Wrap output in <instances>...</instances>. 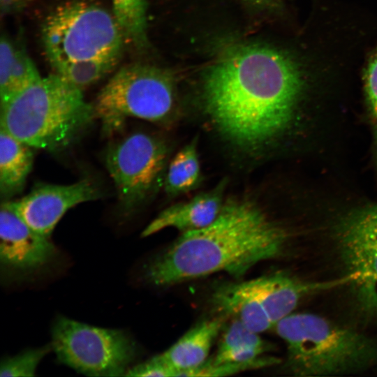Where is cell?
Listing matches in <instances>:
<instances>
[{
  "label": "cell",
  "mask_w": 377,
  "mask_h": 377,
  "mask_svg": "<svg viewBox=\"0 0 377 377\" xmlns=\"http://www.w3.org/2000/svg\"><path fill=\"white\" fill-rule=\"evenodd\" d=\"M314 53L261 43L228 47L202 79L205 109L218 129L251 150L283 135L311 87L332 69Z\"/></svg>",
  "instance_id": "cell-1"
},
{
  "label": "cell",
  "mask_w": 377,
  "mask_h": 377,
  "mask_svg": "<svg viewBox=\"0 0 377 377\" xmlns=\"http://www.w3.org/2000/svg\"><path fill=\"white\" fill-rule=\"evenodd\" d=\"M286 232L256 204L230 200L209 226L182 232L150 260L144 276L165 287L226 272L239 277L259 263L279 257Z\"/></svg>",
  "instance_id": "cell-2"
},
{
  "label": "cell",
  "mask_w": 377,
  "mask_h": 377,
  "mask_svg": "<svg viewBox=\"0 0 377 377\" xmlns=\"http://www.w3.org/2000/svg\"><path fill=\"white\" fill-rule=\"evenodd\" d=\"M0 128L33 149L60 150L96 118L82 91L56 73L40 76L1 106Z\"/></svg>",
  "instance_id": "cell-3"
},
{
  "label": "cell",
  "mask_w": 377,
  "mask_h": 377,
  "mask_svg": "<svg viewBox=\"0 0 377 377\" xmlns=\"http://www.w3.org/2000/svg\"><path fill=\"white\" fill-rule=\"evenodd\" d=\"M274 327L286 345V367L295 376L353 374L377 363L373 339L320 316L292 313Z\"/></svg>",
  "instance_id": "cell-4"
},
{
  "label": "cell",
  "mask_w": 377,
  "mask_h": 377,
  "mask_svg": "<svg viewBox=\"0 0 377 377\" xmlns=\"http://www.w3.org/2000/svg\"><path fill=\"white\" fill-rule=\"evenodd\" d=\"M41 36L52 66L64 61L120 59L126 42L112 12L78 0L54 8L44 20Z\"/></svg>",
  "instance_id": "cell-5"
},
{
  "label": "cell",
  "mask_w": 377,
  "mask_h": 377,
  "mask_svg": "<svg viewBox=\"0 0 377 377\" xmlns=\"http://www.w3.org/2000/svg\"><path fill=\"white\" fill-rule=\"evenodd\" d=\"M175 105L172 76L158 67L135 64L121 67L109 79L98 93L94 109L103 132L112 135L128 118L165 122Z\"/></svg>",
  "instance_id": "cell-6"
},
{
  "label": "cell",
  "mask_w": 377,
  "mask_h": 377,
  "mask_svg": "<svg viewBox=\"0 0 377 377\" xmlns=\"http://www.w3.org/2000/svg\"><path fill=\"white\" fill-rule=\"evenodd\" d=\"M51 332V347L57 360L87 376H125L137 355L134 340L121 330L59 316Z\"/></svg>",
  "instance_id": "cell-7"
},
{
  "label": "cell",
  "mask_w": 377,
  "mask_h": 377,
  "mask_svg": "<svg viewBox=\"0 0 377 377\" xmlns=\"http://www.w3.org/2000/svg\"><path fill=\"white\" fill-rule=\"evenodd\" d=\"M167 147L159 138L135 132L111 143L105 165L124 212L128 214L151 193L163 170Z\"/></svg>",
  "instance_id": "cell-8"
},
{
  "label": "cell",
  "mask_w": 377,
  "mask_h": 377,
  "mask_svg": "<svg viewBox=\"0 0 377 377\" xmlns=\"http://www.w3.org/2000/svg\"><path fill=\"white\" fill-rule=\"evenodd\" d=\"M89 179L70 184H40L26 195L11 200L20 218L38 234L50 238L55 226L70 209L101 197Z\"/></svg>",
  "instance_id": "cell-9"
},
{
  "label": "cell",
  "mask_w": 377,
  "mask_h": 377,
  "mask_svg": "<svg viewBox=\"0 0 377 377\" xmlns=\"http://www.w3.org/2000/svg\"><path fill=\"white\" fill-rule=\"evenodd\" d=\"M341 258L352 281L377 283V205L353 210L336 225Z\"/></svg>",
  "instance_id": "cell-10"
},
{
  "label": "cell",
  "mask_w": 377,
  "mask_h": 377,
  "mask_svg": "<svg viewBox=\"0 0 377 377\" xmlns=\"http://www.w3.org/2000/svg\"><path fill=\"white\" fill-rule=\"evenodd\" d=\"M56 248L50 238L28 226L16 214L11 200H4L0 211V261L6 271L28 274L50 263Z\"/></svg>",
  "instance_id": "cell-11"
},
{
  "label": "cell",
  "mask_w": 377,
  "mask_h": 377,
  "mask_svg": "<svg viewBox=\"0 0 377 377\" xmlns=\"http://www.w3.org/2000/svg\"><path fill=\"white\" fill-rule=\"evenodd\" d=\"M351 281L348 276L324 283L300 281L283 273H274L243 281L244 287L260 302L274 325L291 314L305 295Z\"/></svg>",
  "instance_id": "cell-12"
},
{
  "label": "cell",
  "mask_w": 377,
  "mask_h": 377,
  "mask_svg": "<svg viewBox=\"0 0 377 377\" xmlns=\"http://www.w3.org/2000/svg\"><path fill=\"white\" fill-rule=\"evenodd\" d=\"M223 182L215 188L200 193L188 201L177 203L163 210L142 230L147 237L168 228L182 232L198 230L212 223L219 215L223 204Z\"/></svg>",
  "instance_id": "cell-13"
},
{
  "label": "cell",
  "mask_w": 377,
  "mask_h": 377,
  "mask_svg": "<svg viewBox=\"0 0 377 377\" xmlns=\"http://www.w3.org/2000/svg\"><path fill=\"white\" fill-rule=\"evenodd\" d=\"M220 319L200 322L186 332L177 342L160 354L163 361L177 374L182 375L202 365L222 328Z\"/></svg>",
  "instance_id": "cell-14"
},
{
  "label": "cell",
  "mask_w": 377,
  "mask_h": 377,
  "mask_svg": "<svg viewBox=\"0 0 377 377\" xmlns=\"http://www.w3.org/2000/svg\"><path fill=\"white\" fill-rule=\"evenodd\" d=\"M211 300L224 316L239 320L253 332L260 334L274 327L264 307L242 282L219 285L213 290Z\"/></svg>",
  "instance_id": "cell-15"
},
{
  "label": "cell",
  "mask_w": 377,
  "mask_h": 377,
  "mask_svg": "<svg viewBox=\"0 0 377 377\" xmlns=\"http://www.w3.org/2000/svg\"><path fill=\"white\" fill-rule=\"evenodd\" d=\"M35 65L22 46L6 36L0 41V103L6 104L39 77Z\"/></svg>",
  "instance_id": "cell-16"
},
{
  "label": "cell",
  "mask_w": 377,
  "mask_h": 377,
  "mask_svg": "<svg viewBox=\"0 0 377 377\" xmlns=\"http://www.w3.org/2000/svg\"><path fill=\"white\" fill-rule=\"evenodd\" d=\"M32 149L0 128V193L4 200L22 190L33 166Z\"/></svg>",
  "instance_id": "cell-17"
},
{
  "label": "cell",
  "mask_w": 377,
  "mask_h": 377,
  "mask_svg": "<svg viewBox=\"0 0 377 377\" xmlns=\"http://www.w3.org/2000/svg\"><path fill=\"white\" fill-rule=\"evenodd\" d=\"M269 349V345L261 339L259 333L233 318L225 330L211 361L214 364L255 362L264 357Z\"/></svg>",
  "instance_id": "cell-18"
},
{
  "label": "cell",
  "mask_w": 377,
  "mask_h": 377,
  "mask_svg": "<svg viewBox=\"0 0 377 377\" xmlns=\"http://www.w3.org/2000/svg\"><path fill=\"white\" fill-rule=\"evenodd\" d=\"M200 179V165L194 140L183 147L171 161L164 188L168 195H180L195 188Z\"/></svg>",
  "instance_id": "cell-19"
},
{
  "label": "cell",
  "mask_w": 377,
  "mask_h": 377,
  "mask_svg": "<svg viewBox=\"0 0 377 377\" xmlns=\"http://www.w3.org/2000/svg\"><path fill=\"white\" fill-rule=\"evenodd\" d=\"M112 13L122 31L125 41L138 50L148 43L146 0H111Z\"/></svg>",
  "instance_id": "cell-20"
},
{
  "label": "cell",
  "mask_w": 377,
  "mask_h": 377,
  "mask_svg": "<svg viewBox=\"0 0 377 377\" xmlns=\"http://www.w3.org/2000/svg\"><path fill=\"white\" fill-rule=\"evenodd\" d=\"M120 59L64 61L52 66L57 73L82 91L103 79L116 67Z\"/></svg>",
  "instance_id": "cell-21"
},
{
  "label": "cell",
  "mask_w": 377,
  "mask_h": 377,
  "mask_svg": "<svg viewBox=\"0 0 377 377\" xmlns=\"http://www.w3.org/2000/svg\"><path fill=\"white\" fill-rule=\"evenodd\" d=\"M280 362L279 358L266 355L257 361L247 362L214 364L211 360L207 359L202 365L185 372L182 376H228L244 371L273 366Z\"/></svg>",
  "instance_id": "cell-22"
},
{
  "label": "cell",
  "mask_w": 377,
  "mask_h": 377,
  "mask_svg": "<svg viewBox=\"0 0 377 377\" xmlns=\"http://www.w3.org/2000/svg\"><path fill=\"white\" fill-rule=\"evenodd\" d=\"M51 348V346L30 348L4 358L0 364V376H35L39 363Z\"/></svg>",
  "instance_id": "cell-23"
},
{
  "label": "cell",
  "mask_w": 377,
  "mask_h": 377,
  "mask_svg": "<svg viewBox=\"0 0 377 377\" xmlns=\"http://www.w3.org/2000/svg\"><path fill=\"white\" fill-rule=\"evenodd\" d=\"M367 104L374 134L377 159V47L370 54L364 73Z\"/></svg>",
  "instance_id": "cell-24"
},
{
  "label": "cell",
  "mask_w": 377,
  "mask_h": 377,
  "mask_svg": "<svg viewBox=\"0 0 377 377\" xmlns=\"http://www.w3.org/2000/svg\"><path fill=\"white\" fill-rule=\"evenodd\" d=\"M125 376L140 377H172L177 376V374L163 361L161 355H158L144 362L130 367Z\"/></svg>",
  "instance_id": "cell-25"
},
{
  "label": "cell",
  "mask_w": 377,
  "mask_h": 377,
  "mask_svg": "<svg viewBox=\"0 0 377 377\" xmlns=\"http://www.w3.org/2000/svg\"><path fill=\"white\" fill-rule=\"evenodd\" d=\"M251 6L261 10H279L281 9V0H244Z\"/></svg>",
  "instance_id": "cell-26"
},
{
  "label": "cell",
  "mask_w": 377,
  "mask_h": 377,
  "mask_svg": "<svg viewBox=\"0 0 377 377\" xmlns=\"http://www.w3.org/2000/svg\"><path fill=\"white\" fill-rule=\"evenodd\" d=\"M32 0H1V10L4 12L17 10L27 5Z\"/></svg>",
  "instance_id": "cell-27"
}]
</instances>
